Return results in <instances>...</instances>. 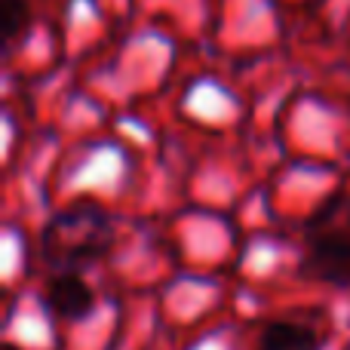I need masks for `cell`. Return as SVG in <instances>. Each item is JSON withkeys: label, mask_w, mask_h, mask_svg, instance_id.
Returning a JSON list of instances; mask_svg holds the SVG:
<instances>
[{"label": "cell", "mask_w": 350, "mask_h": 350, "mask_svg": "<svg viewBox=\"0 0 350 350\" xmlns=\"http://www.w3.org/2000/svg\"><path fill=\"white\" fill-rule=\"evenodd\" d=\"M304 271L329 286H350V191H335L304 230Z\"/></svg>", "instance_id": "2"}, {"label": "cell", "mask_w": 350, "mask_h": 350, "mask_svg": "<svg viewBox=\"0 0 350 350\" xmlns=\"http://www.w3.org/2000/svg\"><path fill=\"white\" fill-rule=\"evenodd\" d=\"M28 25V3L25 0H0V40L12 43Z\"/></svg>", "instance_id": "5"}, {"label": "cell", "mask_w": 350, "mask_h": 350, "mask_svg": "<svg viewBox=\"0 0 350 350\" xmlns=\"http://www.w3.org/2000/svg\"><path fill=\"white\" fill-rule=\"evenodd\" d=\"M258 350H320V335L301 323L273 320L261 329Z\"/></svg>", "instance_id": "4"}, {"label": "cell", "mask_w": 350, "mask_h": 350, "mask_svg": "<svg viewBox=\"0 0 350 350\" xmlns=\"http://www.w3.org/2000/svg\"><path fill=\"white\" fill-rule=\"evenodd\" d=\"M46 308L53 310L59 320H86L96 308L92 289L77 277L74 271L55 273L46 283Z\"/></svg>", "instance_id": "3"}, {"label": "cell", "mask_w": 350, "mask_h": 350, "mask_svg": "<svg viewBox=\"0 0 350 350\" xmlns=\"http://www.w3.org/2000/svg\"><path fill=\"white\" fill-rule=\"evenodd\" d=\"M0 350H22V347H18V345H12V341H6V345L0 347Z\"/></svg>", "instance_id": "6"}, {"label": "cell", "mask_w": 350, "mask_h": 350, "mask_svg": "<svg viewBox=\"0 0 350 350\" xmlns=\"http://www.w3.org/2000/svg\"><path fill=\"white\" fill-rule=\"evenodd\" d=\"M111 243H114V224H111L108 212L92 200H77L62 212H55L43 224L40 237L43 255L55 267L90 265L108 252Z\"/></svg>", "instance_id": "1"}]
</instances>
